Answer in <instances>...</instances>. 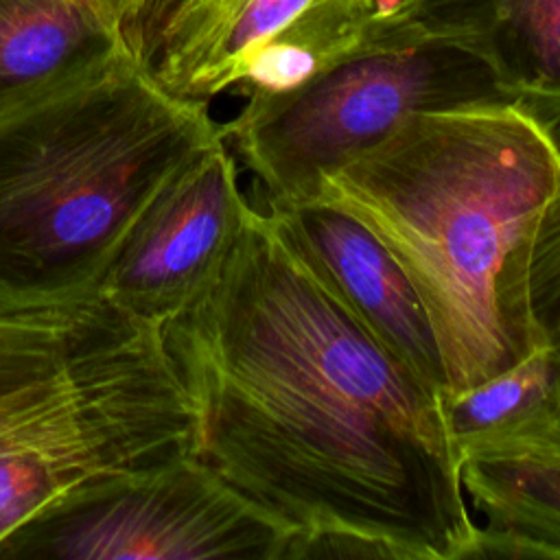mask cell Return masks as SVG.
<instances>
[{"instance_id": "3", "label": "cell", "mask_w": 560, "mask_h": 560, "mask_svg": "<svg viewBox=\"0 0 560 560\" xmlns=\"http://www.w3.org/2000/svg\"><path fill=\"white\" fill-rule=\"evenodd\" d=\"M221 136L129 52L0 116V313L96 302L144 208Z\"/></svg>"}, {"instance_id": "14", "label": "cell", "mask_w": 560, "mask_h": 560, "mask_svg": "<svg viewBox=\"0 0 560 560\" xmlns=\"http://www.w3.org/2000/svg\"><path fill=\"white\" fill-rule=\"evenodd\" d=\"M98 300L66 311L0 313V429L66 394Z\"/></svg>"}, {"instance_id": "8", "label": "cell", "mask_w": 560, "mask_h": 560, "mask_svg": "<svg viewBox=\"0 0 560 560\" xmlns=\"http://www.w3.org/2000/svg\"><path fill=\"white\" fill-rule=\"evenodd\" d=\"M269 212L359 324L411 374L442 394L444 368L431 322L385 245L354 217L326 201Z\"/></svg>"}, {"instance_id": "9", "label": "cell", "mask_w": 560, "mask_h": 560, "mask_svg": "<svg viewBox=\"0 0 560 560\" xmlns=\"http://www.w3.org/2000/svg\"><path fill=\"white\" fill-rule=\"evenodd\" d=\"M446 37L479 50L560 138V0H405L368 37Z\"/></svg>"}, {"instance_id": "6", "label": "cell", "mask_w": 560, "mask_h": 560, "mask_svg": "<svg viewBox=\"0 0 560 560\" xmlns=\"http://www.w3.org/2000/svg\"><path fill=\"white\" fill-rule=\"evenodd\" d=\"M293 540L182 453L61 494L0 540V560H289Z\"/></svg>"}, {"instance_id": "10", "label": "cell", "mask_w": 560, "mask_h": 560, "mask_svg": "<svg viewBox=\"0 0 560 560\" xmlns=\"http://www.w3.org/2000/svg\"><path fill=\"white\" fill-rule=\"evenodd\" d=\"M125 52L120 0H0V116Z\"/></svg>"}, {"instance_id": "7", "label": "cell", "mask_w": 560, "mask_h": 560, "mask_svg": "<svg viewBox=\"0 0 560 560\" xmlns=\"http://www.w3.org/2000/svg\"><path fill=\"white\" fill-rule=\"evenodd\" d=\"M252 203L223 136L190 158L153 197L118 252L101 298L164 326L219 276Z\"/></svg>"}, {"instance_id": "15", "label": "cell", "mask_w": 560, "mask_h": 560, "mask_svg": "<svg viewBox=\"0 0 560 560\" xmlns=\"http://www.w3.org/2000/svg\"><path fill=\"white\" fill-rule=\"evenodd\" d=\"M372 13V0H313L247 57L232 92L249 98L302 85L365 42Z\"/></svg>"}, {"instance_id": "18", "label": "cell", "mask_w": 560, "mask_h": 560, "mask_svg": "<svg viewBox=\"0 0 560 560\" xmlns=\"http://www.w3.org/2000/svg\"><path fill=\"white\" fill-rule=\"evenodd\" d=\"M405 0H372V7H374V18H387L392 15Z\"/></svg>"}, {"instance_id": "11", "label": "cell", "mask_w": 560, "mask_h": 560, "mask_svg": "<svg viewBox=\"0 0 560 560\" xmlns=\"http://www.w3.org/2000/svg\"><path fill=\"white\" fill-rule=\"evenodd\" d=\"M459 464L483 516L472 558L560 560V442L472 451Z\"/></svg>"}, {"instance_id": "16", "label": "cell", "mask_w": 560, "mask_h": 560, "mask_svg": "<svg viewBox=\"0 0 560 560\" xmlns=\"http://www.w3.org/2000/svg\"><path fill=\"white\" fill-rule=\"evenodd\" d=\"M529 308L540 341L560 354V188L536 230L529 260Z\"/></svg>"}, {"instance_id": "5", "label": "cell", "mask_w": 560, "mask_h": 560, "mask_svg": "<svg viewBox=\"0 0 560 560\" xmlns=\"http://www.w3.org/2000/svg\"><path fill=\"white\" fill-rule=\"evenodd\" d=\"M197 411L158 324L105 298L50 407L0 429V540L61 494L195 453Z\"/></svg>"}, {"instance_id": "1", "label": "cell", "mask_w": 560, "mask_h": 560, "mask_svg": "<svg viewBox=\"0 0 560 560\" xmlns=\"http://www.w3.org/2000/svg\"><path fill=\"white\" fill-rule=\"evenodd\" d=\"M195 453L293 534L289 560L472 558L479 525L442 394L252 206L210 287L162 326Z\"/></svg>"}, {"instance_id": "2", "label": "cell", "mask_w": 560, "mask_h": 560, "mask_svg": "<svg viewBox=\"0 0 560 560\" xmlns=\"http://www.w3.org/2000/svg\"><path fill=\"white\" fill-rule=\"evenodd\" d=\"M560 188V138L516 103L416 112L328 173L317 201L363 223L431 322L444 392L542 346L529 308L540 217Z\"/></svg>"}, {"instance_id": "17", "label": "cell", "mask_w": 560, "mask_h": 560, "mask_svg": "<svg viewBox=\"0 0 560 560\" xmlns=\"http://www.w3.org/2000/svg\"><path fill=\"white\" fill-rule=\"evenodd\" d=\"M192 0H120V26L127 52L147 70L160 44Z\"/></svg>"}, {"instance_id": "4", "label": "cell", "mask_w": 560, "mask_h": 560, "mask_svg": "<svg viewBox=\"0 0 560 560\" xmlns=\"http://www.w3.org/2000/svg\"><path fill=\"white\" fill-rule=\"evenodd\" d=\"M490 103L523 105L472 46L429 35L365 37L302 85L245 98L221 133L254 175L262 208L289 210L315 201L328 173L409 114Z\"/></svg>"}, {"instance_id": "12", "label": "cell", "mask_w": 560, "mask_h": 560, "mask_svg": "<svg viewBox=\"0 0 560 560\" xmlns=\"http://www.w3.org/2000/svg\"><path fill=\"white\" fill-rule=\"evenodd\" d=\"M313 0H192L149 68L171 94L210 101L232 92L247 57Z\"/></svg>"}, {"instance_id": "13", "label": "cell", "mask_w": 560, "mask_h": 560, "mask_svg": "<svg viewBox=\"0 0 560 560\" xmlns=\"http://www.w3.org/2000/svg\"><path fill=\"white\" fill-rule=\"evenodd\" d=\"M451 440L462 455L560 442V354L538 346L512 368L442 394Z\"/></svg>"}]
</instances>
